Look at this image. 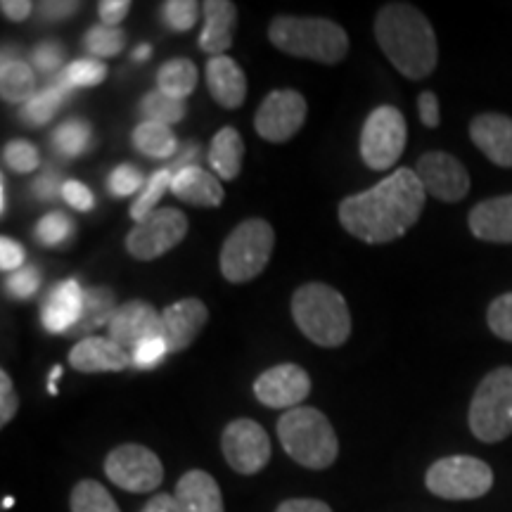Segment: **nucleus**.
I'll return each mask as SVG.
<instances>
[{
    "mask_svg": "<svg viewBox=\"0 0 512 512\" xmlns=\"http://www.w3.org/2000/svg\"><path fill=\"white\" fill-rule=\"evenodd\" d=\"M427 192L415 169H396L366 192L339 204V223L351 238L368 245H387L406 235L425 209Z\"/></svg>",
    "mask_w": 512,
    "mask_h": 512,
    "instance_id": "nucleus-1",
    "label": "nucleus"
},
{
    "mask_svg": "<svg viewBox=\"0 0 512 512\" xmlns=\"http://www.w3.org/2000/svg\"><path fill=\"white\" fill-rule=\"evenodd\" d=\"M375 38L384 57L406 79H425L437 69L439 46L430 19L408 3H389L375 17Z\"/></svg>",
    "mask_w": 512,
    "mask_h": 512,
    "instance_id": "nucleus-2",
    "label": "nucleus"
},
{
    "mask_svg": "<svg viewBox=\"0 0 512 512\" xmlns=\"http://www.w3.org/2000/svg\"><path fill=\"white\" fill-rule=\"evenodd\" d=\"M292 318L297 328L318 347H342L351 335L347 299L325 283L302 285L294 292Z\"/></svg>",
    "mask_w": 512,
    "mask_h": 512,
    "instance_id": "nucleus-3",
    "label": "nucleus"
},
{
    "mask_svg": "<svg viewBox=\"0 0 512 512\" xmlns=\"http://www.w3.org/2000/svg\"><path fill=\"white\" fill-rule=\"evenodd\" d=\"M268 38L285 55L320 64H337L349 53L347 31L323 17H275Z\"/></svg>",
    "mask_w": 512,
    "mask_h": 512,
    "instance_id": "nucleus-4",
    "label": "nucleus"
},
{
    "mask_svg": "<svg viewBox=\"0 0 512 512\" xmlns=\"http://www.w3.org/2000/svg\"><path fill=\"white\" fill-rule=\"evenodd\" d=\"M278 437L294 463L325 470L337 460L339 441L330 420L316 408H292L278 420Z\"/></svg>",
    "mask_w": 512,
    "mask_h": 512,
    "instance_id": "nucleus-5",
    "label": "nucleus"
},
{
    "mask_svg": "<svg viewBox=\"0 0 512 512\" xmlns=\"http://www.w3.org/2000/svg\"><path fill=\"white\" fill-rule=\"evenodd\" d=\"M275 247V230L264 219L242 221L221 249V273L228 283H249L264 273Z\"/></svg>",
    "mask_w": 512,
    "mask_h": 512,
    "instance_id": "nucleus-6",
    "label": "nucleus"
},
{
    "mask_svg": "<svg viewBox=\"0 0 512 512\" xmlns=\"http://www.w3.org/2000/svg\"><path fill=\"white\" fill-rule=\"evenodd\" d=\"M470 430L484 444H496L512 434V368L491 370L479 382L470 403Z\"/></svg>",
    "mask_w": 512,
    "mask_h": 512,
    "instance_id": "nucleus-7",
    "label": "nucleus"
},
{
    "mask_svg": "<svg viewBox=\"0 0 512 512\" xmlns=\"http://www.w3.org/2000/svg\"><path fill=\"white\" fill-rule=\"evenodd\" d=\"M425 484L434 496L446 501H472L489 494L494 486V472L479 458L448 456L427 470Z\"/></svg>",
    "mask_w": 512,
    "mask_h": 512,
    "instance_id": "nucleus-8",
    "label": "nucleus"
},
{
    "mask_svg": "<svg viewBox=\"0 0 512 512\" xmlns=\"http://www.w3.org/2000/svg\"><path fill=\"white\" fill-rule=\"evenodd\" d=\"M406 117L392 105H382L368 114L361 133V157L373 171H387L406 150Z\"/></svg>",
    "mask_w": 512,
    "mask_h": 512,
    "instance_id": "nucleus-9",
    "label": "nucleus"
},
{
    "mask_svg": "<svg viewBox=\"0 0 512 512\" xmlns=\"http://www.w3.org/2000/svg\"><path fill=\"white\" fill-rule=\"evenodd\" d=\"M185 233H188V219L183 211L162 207L133 226L126 238V249L133 259L152 261L181 245Z\"/></svg>",
    "mask_w": 512,
    "mask_h": 512,
    "instance_id": "nucleus-10",
    "label": "nucleus"
},
{
    "mask_svg": "<svg viewBox=\"0 0 512 512\" xmlns=\"http://www.w3.org/2000/svg\"><path fill=\"white\" fill-rule=\"evenodd\" d=\"M105 475L119 489L131 494H147L155 491L164 479L162 460L155 451L140 444L117 446L105 460Z\"/></svg>",
    "mask_w": 512,
    "mask_h": 512,
    "instance_id": "nucleus-11",
    "label": "nucleus"
},
{
    "mask_svg": "<svg viewBox=\"0 0 512 512\" xmlns=\"http://www.w3.org/2000/svg\"><path fill=\"white\" fill-rule=\"evenodd\" d=\"M223 456L240 475H256L271 460V439L264 427L254 420H233L223 430Z\"/></svg>",
    "mask_w": 512,
    "mask_h": 512,
    "instance_id": "nucleus-12",
    "label": "nucleus"
},
{
    "mask_svg": "<svg viewBox=\"0 0 512 512\" xmlns=\"http://www.w3.org/2000/svg\"><path fill=\"white\" fill-rule=\"evenodd\" d=\"M306 121V100L302 93L283 88L273 91L261 102L254 117V128L268 143H287L302 131Z\"/></svg>",
    "mask_w": 512,
    "mask_h": 512,
    "instance_id": "nucleus-13",
    "label": "nucleus"
},
{
    "mask_svg": "<svg viewBox=\"0 0 512 512\" xmlns=\"http://www.w3.org/2000/svg\"><path fill=\"white\" fill-rule=\"evenodd\" d=\"M422 188L427 195L441 202H460L470 192V176L467 169L453 155L446 152H427L415 166Z\"/></svg>",
    "mask_w": 512,
    "mask_h": 512,
    "instance_id": "nucleus-14",
    "label": "nucleus"
},
{
    "mask_svg": "<svg viewBox=\"0 0 512 512\" xmlns=\"http://www.w3.org/2000/svg\"><path fill=\"white\" fill-rule=\"evenodd\" d=\"M311 394V377L302 366L283 363L268 368L254 382V396L268 408H299Z\"/></svg>",
    "mask_w": 512,
    "mask_h": 512,
    "instance_id": "nucleus-15",
    "label": "nucleus"
},
{
    "mask_svg": "<svg viewBox=\"0 0 512 512\" xmlns=\"http://www.w3.org/2000/svg\"><path fill=\"white\" fill-rule=\"evenodd\" d=\"M110 339L121 349L133 351L145 339L164 337V320L155 306L133 299V302L121 304L114 313L110 325H107Z\"/></svg>",
    "mask_w": 512,
    "mask_h": 512,
    "instance_id": "nucleus-16",
    "label": "nucleus"
},
{
    "mask_svg": "<svg viewBox=\"0 0 512 512\" xmlns=\"http://www.w3.org/2000/svg\"><path fill=\"white\" fill-rule=\"evenodd\" d=\"M162 320L166 344H169L171 354H176V351H185L195 342L204 325H207L209 311L207 304L200 302V299L188 297L166 306L162 311Z\"/></svg>",
    "mask_w": 512,
    "mask_h": 512,
    "instance_id": "nucleus-17",
    "label": "nucleus"
},
{
    "mask_svg": "<svg viewBox=\"0 0 512 512\" xmlns=\"http://www.w3.org/2000/svg\"><path fill=\"white\" fill-rule=\"evenodd\" d=\"M83 299H86V290H83L79 280H62V283L53 285L46 302H43V328H46L50 335H69V330H72L81 318Z\"/></svg>",
    "mask_w": 512,
    "mask_h": 512,
    "instance_id": "nucleus-18",
    "label": "nucleus"
},
{
    "mask_svg": "<svg viewBox=\"0 0 512 512\" xmlns=\"http://www.w3.org/2000/svg\"><path fill=\"white\" fill-rule=\"evenodd\" d=\"M69 366L79 373H119L133 366V358L110 337H86L69 354Z\"/></svg>",
    "mask_w": 512,
    "mask_h": 512,
    "instance_id": "nucleus-19",
    "label": "nucleus"
},
{
    "mask_svg": "<svg viewBox=\"0 0 512 512\" xmlns=\"http://www.w3.org/2000/svg\"><path fill=\"white\" fill-rule=\"evenodd\" d=\"M470 138L486 159L498 166H512V117L479 114L470 124Z\"/></svg>",
    "mask_w": 512,
    "mask_h": 512,
    "instance_id": "nucleus-20",
    "label": "nucleus"
},
{
    "mask_svg": "<svg viewBox=\"0 0 512 512\" xmlns=\"http://www.w3.org/2000/svg\"><path fill=\"white\" fill-rule=\"evenodd\" d=\"M470 230L477 240L512 245V195L479 202L470 211Z\"/></svg>",
    "mask_w": 512,
    "mask_h": 512,
    "instance_id": "nucleus-21",
    "label": "nucleus"
},
{
    "mask_svg": "<svg viewBox=\"0 0 512 512\" xmlns=\"http://www.w3.org/2000/svg\"><path fill=\"white\" fill-rule=\"evenodd\" d=\"M204 29L200 34V48L211 57H219L233 46L235 24H238V8L228 0H207L202 3Z\"/></svg>",
    "mask_w": 512,
    "mask_h": 512,
    "instance_id": "nucleus-22",
    "label": "nucleus"
},
{
    "mask_svg": "<svg viewBox=\"0 0 512 512\" xmlns=\"http://www.w3.org/2000/svg\"><path fill=\"white\" fill-rule=\"evenodd\" d=\"M207 86L211 98L226 110H238L247 98V79L238 62L226 55L211 57L207 62Z\"/></svg>",
    "mask_w": 512,
    "mask_h": 512,
    "instance_id": "nucleus-23",
    "label": "nucleus"
},
{
    "mask_svg": "<svg viewBox=\"0 0 512 512\" xmlns=\"http://www.w3.org/2000/svg\"><path fill=\"white\" fill-rule=\"evenodd\" d=\"M178 512H223V496L216 479L204 470H190L176 484Z\"/></svg>",
    "mask_w": 512,
    "mask_h": 512,
    "instance_id": "nucleus-24",
    "label": "nucleus"
},
{
    "mask_svg": "<svg viewBox=\"0 0 512 512\" xmlns=\"http://www.w3.org/2000/svg\"><path fill=\"white\" fill-rule=\"evenodd\" d=\"M171 192L178 200L195 204V207H221L223 204V185L219 178L200 166H188L174 174L171 181Z\"/></svg>",
    "mask_w": 512,
    "mask_h": 512,
    "instance_id": "nucleus-25",
    "label": "nucleus"
},
{
    "mask_svg": "<svg viewBox=\"0 0 512 512\" xmlns=\"http://www.w3.org/2000/svg\"><path fill=\"white\" fill-rule=\"evenodd\" d=\"M242 157H245V143L235 128H221L211 140L209 166L219 181H235L242 171Z\"/></svg>",
    "mask_w": 512,
    "mask_h": 512,
    "instance_id": "nucleus-26",
    "label": "nucleus"
},
{
    "mask_svg": "<svg viewBox=\"0 0 512 512\" xmlns=\"http://www.w3.org/2000/svg\"><path fill=\"white\" fill-rule=\"evenodd\" d=\"M117 302L110 287H88L86 299H83V311L79 323L69 330V337H91L88 332L110 325L114 313H117Z\"/></svg>",
    "mask_w": 512,
    "mask_h": 512,
    "instance_id": "nucleus-27",
    "label": "nucleus"
},
{
    "mask_svg": "<svg viewBox=\"0 0 512 512\" xmlns=\"http://www.w3.org/2000/svg\"><path fill=\"white\" fill-rule=\"evenodd\" d=\"M36 93L34 69L27 62L5 57L3 67H0V95H3V100L12 102V105H27Z\"/></svg>",
    "mask_w": 512,
    "mask_h": 512,
    "instance_id": "nucleus-28",
    "label": "nucleus"
},
{
    "mask_svg": "<svg viewBox=\"0 0 512 512\" xmlns=\"http://www.w3.org/2000/svg\"><path fill=\"white\" fill-rule=\"evenodd\" d=\"M133 147L140 155L150 159H169L176 155L178 143L171 126L157 124V121H143L133 131Z\"/></svg>",
    "mask_w": 512,
    "mask_h": 512,
    "instance_id": "nucleus-29",
    "label": "nucleus"
},
{
    "mask_svg": "<svg viewBox=\"0 0 512 512\" xmlns=\"http://www.w3.org/2000/svg\"><path fill=\"white\" fill-rule=\"evenodd\" d=\"M157 86L159 91L171 95V98L185 100L197 86L195 62L185 60V57H176V60L164 62L157 72Z\"/></svg>",
    "mask_w": 512,
    "mask_h": 512,
    "instance_id": "nucleus-30",
    "label": "nucleus"
},
{
    "mask_svg": "<svg viewBox=\"0 0 512 512\" xmlns=\"http://www.w3.org/2000/svg\"><path fill=\"white\" fill-rule=\"evenodd\" d=\"M69 91L60 83L53 81L46 88H41L27 105H22V119L31 126H43L60 112V107L67 102Z\"/></svg>",
    "mask_w": 512,
    "mask_h": 512,
    "instance_id": "nucleus-31",
    "label": "nucleus"
},
{
    "mask_svg": "<svg viewBox=\"0 0 512 512\" xmlns=\"http://www.w3.org/2000/svg\"><path fill=\"white\" fill-rule=\"evenodd\" d=\"M72 512H121L110 491L95 479H83L72 491Z\"/></svg>",
    "mask_w": 512,
    "mask_h": 512,
    "instance_id": "nucleus-32",
    "label": "nucleus"
},
{
    "mask_svg": "<svg viewBox=\"0 0 512 512\" xmlns=\"http://www.w3.org/2000/svg\"><path fill=\"white\" fill-rule=\"evenodd\" d=\"M88 145H91V126L86 121H64L53 131V147L62 157H79L88 150Z\"/></svg>",
    "mask_w": 512,
    "mask_h": 512,
    "instance_id": "nucleus-33",
    "label": "nucleus"
},
{
    "mask_svg": "<svg viewBox=\"0 0 512 512\" xmlns=\"http://www.w3.org/2000/svg\"><path fill=\"white\" fill-rule=\"evenodd\" d=\"M140 112H143L145 121H157V124L171 126L185 117V100L171 98V95L157 88V91L147 93L143 102H140Z\"/></svg>",
    "mask_w": 512,
    "mask_h": 512,
    "instance_id": "nucleus-34",
    "label": "nucleus"
},
{
    "mask_svg": "<svg viewBox=\"0 0 512 512\" xmlns=\"http://www.w3.org/2000/svg\"><path fill=\"white\" fill-rule=\"evenodd\" d=\"M171 181H174V171L171 169H159L150 176V181H145V188L138 192L136 202L131 204V216L138 223L147 219L152 211L157 209V202L162 200L164 192L171 188Z\"/></svg>",
    "mask_w": 512,
    "mask_h": 512,
    "instance_id": "nucleus-35",
    "label": "nucleus"
},
{
    "mask_svg": "<svg viewBox=\"0 0 512 512\" xmlns=\"http://www.w3.org/2000/svg\"><path fill=\"white\" fill-rule=\"evenodd\" d=\"M105 76L107 67L100 60H76L69 67H64V72L55 81L72 93L74 88L98 86V83L105 81Z\"/></svg>",
    "mask_w": 512,
    "mask_h": 512,
    "instance_id": "nucleus-36",
    "label": "nucleus"
},
{
    "mask_svg": "<svg viewBox=\"0 0 512 512\" xmlns=\"http://www.w3.org/2000/svg\"><path fill=\"white\" fill-rule=\"evenodd\" d=\"M83 46L95 57H114L119 55L126 46V34L119 27H91L86 36H83Z\"/></svg>",
    "mask_w": 512,
    "mask_h": 512,
    "instance_id": "nucleus-37",
    "label": "nucleus"
},
{
    "mask_svg": "<svg viewBox=\"0 0 512 512\" xmlns=\"http://www.w3.org/2000/svg\"><path fill=\"white\" fill-rule=\"evenodd\" d=\"M34 233H36V240L41 242L43 247H57L72 238L74 223L69 216L60 214V211H53V214H46L36 223Z\"/></svg>",
    "mask_w": 512,
    "mask_h": 512,
    "instance_id": "nucleus-38",
    "label": "nucleus"
},
{
    "mask_svg": "<svg viewBox=\"0 0 512 512\" xmlns=\"http://www.w3.org/2000/svg\"><path fill=\"white\" fill-rule=\"evenodd\" d=\"M200 19V5L195 0H166L162 5V22L171 31H190Z\"/></svg>",
    "mask_w": 512,
    "mask_h": 512,
    "instance_id": "nucleus-39",
    "label": "nucleus"
},
{
    "mask_svg": "<svg viewBox=\"0 0 512 512\" xmlns=\"http://www.w3.org/2000/svg\"><path fill=\"white\" fill-rule=\"evenodd\" d=\"M3 162L15 174H31L41 164V155L27 140H12L3 147Z\"/></svg>",
    "mask_w": 512,
    "mask_h": 512,
    "instance_id": "nucleus-40",
    "label": "nucleus"
},
{
    "mask_svg": "<svg viewBox=\"0 0 512 512\" xmlns=\"http://www.w3.org/2000/svg\"><path fill=\"white\" fill-rule=\"evenodd\" d=\"M486 320H489V328L496 337L512 342V292L501 294V297L491 302Z\"/></svg>",
    "mask_w": 512,
    "mask_h": 512,
    "instance_id": "nucleus-41",
    "label": "nucleus"
},
{
    "mask_svg": "<svg viewBox=\"0 0 512 512\" xmlns=\"http://www.w3.org/2000/svg\"><path fill=\"white\" fill-rule=\"evenodd\" d=\"M107 188H110L114 197H128V195H133V192L145 188L143 174H140L136 166L121 164L112 171L110 178H107Z\"/></svg>",
    "mask_w": 512,
    "mask_h": 512,
    "instance_id": "nucleus-42",
    "label": "nucleus"
},
{
    "mask_svg": "<svg viewBox=\"0 0 512 512\" xmlns=\"http://www.w3.org/2000/svg\"><path fill=\"white\" fill-rule=\"evenodd\" d=\"M166 354H171L166 339L152 337V339H145L143 344H138V347L131 351V358H133V366L138 370H152L164 361Z\"/></svg>",
    "mask_w": 512,
    "mask_h": 512,
    "instance_id": "nucleus-43",
    "label": "nucleus"
},
{
    "mask_svg": "<svg viewBox=\"0 0 512 512\" xmlns=\"http://www.w3.org/2000/svg\"><path fill=\"white\" fill-rule=\"evenodd\" d=\"M5 287H8V292L15 299H29L34 297L38 287H41V273H38V268L34 266H24L10 275Z\"/></svg>",
    "mask_w": 512,
    "mask_h": 512,
    "instance_id": "nucleus-44",
    "label": "nucleus"
},
{
    "mask_svg": "<svg viewBox=\"0 0 512 512\" xmlns=\"http://www.w3.org/2000/svg\"><path fill=\"white\" fill-rule=\"evenodd\" d=\"M64 62V50L60 43H41V46L34 48V53H31V64H34L36 69H41V72H55L57 67H62Z\"/></svg>",
    "mask_w": 512,
    "mask_h": 512,
    "instance_id": "nucleus-45",
    "label": "nucleus"
},
{
    "mask_svg": "<svg viewBox=\"0 0 512 512\" xmlns=\"http://www.w3.org/2000/svg\"><path fill=\"white\" fill-rule=\"evenodd\" d=\"M19 399L15 394V384H12V377L8 370L0 373V425H10V420L17 415Z\"/></svg>",
    "mask_w": 512,
    "mask_h": 512,
    "instance_id": "nucleus-46",
    "label": "nucleus"
},
{
    "mask_svg": "<svg viewBox=\"0 0 512 512\" xmlns=\"http://www.w3.org/2000/svg\"><path fill=\"white\" fill-rule=\"evenodd\" d=\"M62 200L76 211H91L95 207L93 192L79 181H64L62 185Z\"/></svg>",
    "mask_w": 512,
    "mask_h": 512,
    "instance_id": "nucleus-47",
    "label": "nucleus"
},
{
    "mask_svg": "<svg viewBox=\"0 0 512 512\" xmlns=\"http://www.w3.org/2000/svg\"><path fill=\"white\" fill-rule=\"evenodd\" d=\"M24 259H27V252H24V247L17 240H0V268L5 273H15L19 268H24Z\"/></svg>",
    "mask_w": 512,
    "mask_h": 512,
    "instance_id": "nucleus-48",
    "label": "nucleus"
},
{
    "mask_svg": "<svg viewBox=\"0 0 512 512\" xmlns=\"http://www.w3.org/2000/svg\"><path fill=\"white\" fill-rule=\"evenodd\" d=\"M128 10H131V3H128V0H102L98 5L100 19L105 27H119L126 19Z\"/></svg>",
    "mask_w": 512,
    "mask_h": 512,
    "instance_id": "nucleus-49",
    "label": "nucleus"
},
{
    "mask_svg": "<svg viewBox=\"0 0 512 512\" xmlns=\"http://www.w3.org/2000/svg\"><path fill=\"white\" fill-rule=\"evenodd\" d=\"M418 110H420L422 124H425L427 128H437L439 126V119H441L439 100H437V95H434L432 91H422L420 93Z\"/></svg>",
    "mask_w": 512,
    "mask_h": 512,
    "instance_id": "nucleus-50",
    "label": "nucleus"
},
{
    "mask_svg": "<svg viewBox=\"0 0 512 512\" xmlns=\"http://www.w3.org/2000/svg\"><path fill=\"white\" fill-rule=\"evenodd\" d=\"M62 185L64 183H60V178L55 174H43L31 185V192H34L38 200H55L57 195H62Z\"/></svg>",
    "mask_w": 512,
    "mask_h": 512,
    "instance_id": "nucleus-51",
    "label": "nucleus"
},
{
    "mask_svg": "<svg viewBox=\"0 0 512 512\" xmlns=\"http://www.w3.org/2000/svg\"><path fill=\"white\" fill-rule=\"evenodd\" d=\"M275 512H332V508L316 498H294V501H285Z\"/></svg>",
    "mask_w": 512,
    "mask_h": 512,
    "instance_id": "nucleus-52",
    "label": "nucleus"
},
{
    "mask_svg": "<svg viewBox=\"0 0 512 512\" xmlns=\"http://www.w3.org/2000/svg\"><path fill=\"white\" fill-rule=\"evenodd\" d=\"M79 3H64V0H50V3H43V17L46 19H67L69 15H74L79 10Z\"/></svg>",
    "mask_w": 512,
    "mask_h": 512,
    "instance_id": "nucleus-53",
    "label": "nucleus"
},
{
    "mask_svg": "<svg viewBox=\"0 0 512 512\" xmlns=\"http://www.w3.org/2000/svg\"><path fill=\"white\" fill-rule=\"evenodd\" d=\"M0 8H3V15L12 19V22H24L31 15V10H34V3H29V0H5Z\"/></svg>",
    "mask_w": 512,
    "mask_h": 512,
    "instance_id": "nucleus-54",
    "label": "nucleus"
},
{
    "mask_svg": "<svg viewBox=\"0 0 512 512\" xmlns=\"http://www.w3.org/2000/svg\"><path fill=\"white\" fill-rule=\"evenodd\" d=\"M140 512H178L176 498L169 494H157L155 498H150L147 505Z\"/></svg>",
    "mask_w": 512,
    "mask_h": 512,
    "instance_id": "nucleus-55",
    "label": "nucleus"
},
{
    "mask_svg": "<svg viewBox=\"0 0 512 512\" xmlns=\"http://www.w3.org/2000/svg\"><path fill=\"white\" fill-rule=\"evenodd\" d=\"M62 375V368L60 366H55L53 370H50V377H48V392L50 394H57V377Z\"/></svg>",
    "mask_w": 512,
    "mask_h": 512,
    "instance_id": "nucleus-56",
    "label": "nucleus"
},
{
    "mask_svg": "<svg viewBox=\"0 0 512 512\" xmlns=\"http://www.w3.org/2000/svg\"><path fill=\"white\" fill-rule=\"evenodd\" d=\"M150 55H152L150 46H138L136 50H133L131 57H133V62H145Z\"/></svg>",
    "mask_w": 512,
    "mask_h": 512,
    "instance_id": "nucleus-57",
    "label": "nucleus"
},
{
    "mask_svg": "<svg viewBox=\"0 0 512 512\" xmlns=\"http://www.w3.org/2000/svg\"><path fill=\"white\" fill-rule=\"evenodd\" d=\"M0 188H3V192H0V211H8V192H5V183L0 185Z\"/></svg>",
    "mask_w": 512,
    "mask_h": 512,
    "instance_id": "nucleus-58",
    "label": "nucleus"
},
{
    "mask_svg": "<svg viewBox=\"0 0 512 512\" xmlns=\"http://www.w3.org/2000/svg\"><path fill=\"white\" fill-rule=\"evenodd\" d=\"M12 505H15V498H5V501H3V508H12Z\"/></svg>",
    "mask_w": 512,
    "mask_h": 512,
    "instance_id": "nucleus-59",
    "label": "nucleus"
}]
</instances>
